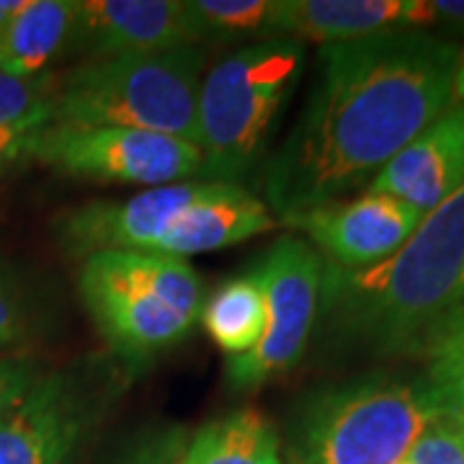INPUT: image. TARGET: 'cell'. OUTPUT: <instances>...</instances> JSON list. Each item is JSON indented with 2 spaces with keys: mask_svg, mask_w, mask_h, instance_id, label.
Wrapping results in <instances>:
<instances>
[{
  "mask_svg": "<svg viewBox=\"0 0 464 464\" xmlns=\"http://www.w3.org/2000/svg\"><path fill=\"white\" fill-rule=\"evenodd\" d=\"M201 42L274 39L279 0H188Z\"/></svg>",
  "mask_w": 464,
  "mask_h": 464,
  "instance_id": "cell-20",
  "label": "cell"
},
{
  "mask_svg": "<svg viewBox=\"0 0 464 464\" xmlns=\"http://www.w3.org/2000/svg\"><path fill=\"white\" fill-rule=\"evenodd\" d=\"M201 78L199 47L85 60L60 75L52 121L140 130L197 142Z\"/></svg>",
  "mask_w": 464,
  "mask_h": 464,
  "instance_id": "cell-5",
  "label": "cell"
},
{
  "mask_svg": "<svg viewBox=\"0 0 464 464\" xmlns=\"http://www.w3.org/2000/svg\"><path fill=\"white\" fill-rule=\"evenodd\" d=\"M39 380L42 372L34 362L0 359V420L16 411Z\"/></svg>",
  "mask_w": 464,
  "mask_h": 464,
  "instance_id": "cell-25",
  "label": "cell"
},
{
  "mask_svg": "<svg viewBox=\"0 0 464 464\" xmlns=\"http://www.w3.org/2000/svg\"><path fill=\"white\" fill-rule=\"evenodd\" d=\"M199 44L188 0H78L72 50L88 60Z\"/></svg>",
  "mask_w": 464,
  "mask_h": 464,
  "instance_id": "cell-12",
  "label": "cell"
},
{
  "mask_svg": "<svg viewBox=\"0 0 464 464\" xmlns=\"http://www.w3.org/2000/svg\"><path fill=\"white\" fill-rule=\"evenodd\" d=\"M78 292L96 331L124 364H148L199 323L204 284L186 258L101 250L83 258Z\"/></svg>",
  "mask_w": 464,
  "mask_h": 464,
  "instance_id": "cell-4",
  "label": "cell"
},
{
  "mask_svg": "<svg viewBox=\"0 0 464 464\" xmlns=\"http://www.w3.org/2000/svg\"><path fill=\"white\" fill-rule=\"evenodd\" d=\"M170 464H284V459L271 420L256 408H243L199 429Z\"/></svg>",
  "mask_w": 464,
  "mask_h": 464,
  "instance_id": "cell-17",
  "label": "cell"
},
{
  "mask_svg": "<svg viewBox=\"0 0 464 464\" xmlns=\"http://www.w3.org/2000/svg\"><path fill=\"white\" fill-rule=\"evenodd\" d=\"M78 0H21L0 32V72L32 78L72 50Z\"/></svg>",
  "mask_w": 464,
  "mask_h": 464,
  "instance_id": "cell-16",
  "label": "cell"
},
{
  "mask_svg": "<svg viewBox=\"0 0 464 464\" xmlns=\"http://www.w3.org/2000/svg\"><path fill=\"white\" fill-rule=\"evenodd\" d=\"M256 268L264 286V335L227 364V382L237 392H250L297 364L320 313L323 258L307 240L292 235L276 240Z\"/></svg>",
  "mask_w": 464,
  "mask_h": 464,
  "instance_id": "cell-8",
  "label": "cell"
},
{
  "mask_svg": "<svg viewBox=\"0 0 464 464\" xmlns=\"http://www.w3.org/2000/svg\"><path fill=\"white\" fill-rule=\"evenodd\" d=\"M32 328V313L21 289L8 276L0 274V348L26 343Z\"/></svg>",
  "mask_w": 464,
  "mask_h": 464,
  "instance_id": "cell-24",
  "label": "cell"
},
{
  "mask_svg": "<svg viewBox=\"0 0 464 464\" xmlns=\"http://www.w3.org/2000/svg\"><path fill=\"white\" fill-rule=\"evenodd\" d=\"M464 101V47L429 29H392L317 50L292 132L268 155L274 219L346 199L431 121Z\"/></svg>",
  "mask_w": 464,
  "mask_h": 464,
  "instance_id": "cell-1",
  "label": "cell"
},
{
  "mask_svg": "<svg viewBox=\"0 0 464 464\" xmlns=\"http://www.w3.org/2000/svg\"><path fill=\"white\" fill-rule=\"evenodd\" d=\"M411 464H464V418L439 408L405 457Z\"/></svg>",
  "mask_w": 464,
  "mask_h": 464,
  "instance_id": "cell-22",
  "label": "cell"
},
{
  "mask_svg": "<svg viewBox=\"0 0 464 464\" xmlns=\"http://www.w3.org/2000/svg\"><path fill=\"white\" fill-rule=\"evenodd\" d=\"M199 323L230 359L256 348L264 335V286L258 268L219 284L204 299Z\"/></svg>",
  "mask_w": 464,
  "mask_h": 464,
  "instance_id": "cell-18",
  "label": "cell"
},
{
  "mask_svg": "<svg viewBox=\"0 0 464 464\" xmlns=\"http://www.w3.org/2000/svg\"><path fill=\"white\" fill-rule=\"evenodd\" d=\"M109 398V380L91 372L42 374L0 420V464H78Z\"/></svg>",
  "mask_w": 464,
  "mask_h": 464,
  "instance_id": "cell-9",
  "label": "cell"
},
{
  "mask_svg": "<svg viewBox=\"0 0 464 464\" xmlns=\"http://www.w3.org/2000/svg\"><path fill=\"white\" fill-rule=\"evenodd\" d=\"M32 160L75 181L155 188L197 181L204 155L181 137L52 121L36 137Z\"/></svg>",
  "mask_w": 464,
  "mask_h": 464,
  "instance_id": "cell-7",
  "label": "cell"
},
{
  "mask_svg": "<svg viewBox=\"0 0 464 464\" xmlns=\"http://www.w3.org/2000/svg\"><path fill=\"white\" fill-rule=\"evenodd\" d=\"M464 274V183L392 256L366 268L323 261V338L333 348L418 356L451 313Z\"/></svg>",
  "mask_w": 464,
  "mask_h": 464,
  "instance_id": "cell-2",
  "label": "cell"
},
{
  "mask_svg": "<svg viewBox=\"0 0 464 464\" xmlns=\"http://www.w3.org/2000/svg\"><path fill=\"white\" fill-rule=\"evenodd\" d=\"M418 356L426 362L423 382L439 408L464 418V307L441 320Z\"/></svg>",
  "mask_w": 464,
  "mask_h": 464,
  "instance_id": "cell-19",
  "label": "cell"
},
{
  "mask_svg": "<svg viewBox=\"0 0 464 464\" xmlns=\"http://www.w3.org/2000/svg\"><path fill=\"white\" fill-rule=\"evenodd\" d=\"M52 119H54L52 114H42L24 119L18 124L0 127V179L32 160L34 142H36L39 132L47 124H52Z\"/></svg>",
  "mask_w": 464,
  "mask_h": 464,
  "instance_id": "cell-23",
  "label": "cell"
},
{
  "mask_svg": "<svg viewBox=\"0 0 464 464\" xmlns=\"http://www.w3.org/2000/svg\"><path fill=\"white\" fill-rule=\"evenodd\" d=\"M398 464H411V462H408V459H402V462H398Z\"/></svg>",
  "mask_w": 464,
  "mask_h": 464,
  "instance_id": "cell-29",
  "label": "cell"
},
{
  "mask_svg": "<svg viewBox=\"0 0 464 464\" xmlns=\"http://www.w3.org/2000/svg\"><path fill=\"white\" fill-rule=\"evenodd\" d=\"M304 65L297 39H258L204 72L197 99V181L243 186L266 158Z\"/></svg>",
  "mask_w": 464,
  "mask_h": 464,
  "instance_id": "cell-3",
  "label": "cell"
},
{
  "mask_svg": "<svg viewBox=\"0 0 464 464\" xmlns=\"http://www.w3.org/2000/svg\"><path fill=\"white\" fill-rule=\"evenodd\" d=\"M423 215L405 201L369 194L320 204L284 219L302 232L325 264L338 268H366L384 261L411 237Z\"/></svg>",
  "mask_w": 464,
  "mask_h": 464,
  "instance_id": "cell-10",
  "label": "cell"
},
{
  "mask_svg": "<svg viewBox=\"0 0 464 464\" xmlns=\"http://www.w3.org/2000/svg\"><path fill=\"white\" fill-rule=\"evenodd\" d=\"M464 183V101L454 103L366 183L369 194H384L429 215Z\"/></svg>",
  "mask_w": 464,
  "mask_h": 464,
  "instance_id": "cell-13",
  "label": "cell"
},
{
  "mask_svg": "<svg viewBox=\"0 0 464 464\" xmlns=\"http://www.w3.org/2000/svg\"><path fill=\"white\" fill-rule=\"evenodd\" d=\"M204 188L207 181H181L119 201H88L57 219V243L65 256L81 261L101 250H155L173 219Z\"/></svg>",
  "mask_w": 464,
  "mask_h": 464,
  "instance_id": "cell-11",
  "label": "cell"
},
{
  "mask_svg": "<svg viewBox=\"0 0 464 464\" xmlns=\"http://www.w3.org/2000/svg\"><path fill=\"white\" fill-rule=\"evenodd\" d=\"M18 5H21V0H0V32L8 24V18L14 16V11H16Z\"/></svg>",
  "mask_w": 464,
  "mask_h": 464,
  "instance_id": "cell-27",
  "label": "cell"
},
{
  "mask_svg": "<svg viewBox=\"0 0 464 464\" xmlns=\"http://www.w3.org/2000/svg\"><path fill=\"white\" fill-rule=\"evenodd\" d=\"M274 227L276 219L268 212L266 201L250 194L248 188L207 181L199 199L191 201L173 219V225L152 253L186 258L197 253L230 248Z\"/></svg>",
  "mask_w": 464,
  "mask_h": 464,
  "instance_id": "cell-15",
  "label": "cell"
},
{
  "mask_svg": "<svg viewBox=\"0 0 464 464\" xmlns=\"http://www.w3.org/2000/svg\"><path fill=\"white\" fill-rule=\"evenodd\" d=\"M57 85H60V72L54 70L32 78L0 72V127L18 124L32 116H54Z\"/></svg>",
  "mask_w": 464,
  "mask_h": 464,
  "instance_id": "cell-21",
  "label": "cell"
},
{
  "mask_svg": "<svg viewBox=\"0 0 464 464\" xmlns=\"http://www.w3.org/2000/svg\"><path fill=\"white\" fill-rule=\"evenodd\" d=\"M431 0H279L274 39L338 44L392 29H429Z\"/></svg>",
  "mask_w": 464,
  "mask_h": 464,
  "instance_id": "cell-14",
  "label": "cell"
},
{
  "mask_svg": "<svg viewBox=\"0 0 464 464\" xmlns=\"http://www.w3.org/2000/svg\"><path fill=\"white\" fill-rule=\"evenodd\" d=\"M459 307H464V274H462V284H459V295H457V302H454L451 313H454V310H459Z\"/></svg>",
  "mask_w": 464,
  "mask_h": 464,
  "instance_id": "cell-28",
  "label": "cell"
},
{
  "mask_svg": "<svg viewBox=\"0 0 464 464\" xmlns=\"http://www.w3.org/2000/svg\"><path fill=\"white\" fill-rule=\"evenodd\" d=\"M431 8L436 21L464 29V0H431Z\"/></svg>",
  "mask_w": 464,
  "mask_h": 464,
  "instance_id": "cell-26",
  "label": "cell"
},
{
  "mask_svg": "<svg viewBox=\"0 0 464 464\" xmlns=\"http://www.w3.org/2000/svg\"><path fill=\"white\" fill-rule=\"evenodd\" d=\"M439 411L423 380L364 374L320 390L292 423V464H398Z\"/></svg>",
  "mask_w": 464,
  "mask_h": 464,
  "instance_id": "cell-6",
  "label": "cell"
}]
</instances>
